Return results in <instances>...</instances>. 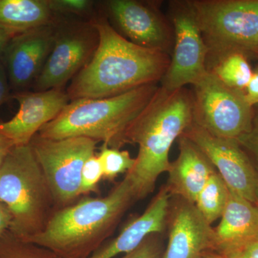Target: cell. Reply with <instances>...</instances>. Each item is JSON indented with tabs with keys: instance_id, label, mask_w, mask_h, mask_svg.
<instances>
[{
	"instance_id": "4dcf8cb0",
	"label": "cell",
	"mask_w": 258,
	"mask_h": 258,
	"mask_svg": "<svg viewBox=\"0 0 258 258\" xmlns=\"http://www.w3.org/2000/svg\"><path fill=\"white\" fill-rule=\"evenodd\" d=\"M11 215L6 207L0 203V238L10 230Z\"/></svg>"
},
{
	"instance_id": "ffe728a7",
	"label": "cell",
	"mask_w": 258,
	"mask_h": 258,
	"mask_svg": "<svg viewBox=\"0 0 258 258\" xmlns=\"http://www.w3.org/2000/svg\"><path fill=\"white\" fill-rule=\"evenodd\" d=\"M230 196V190L220 174L216 172L207 181L199 194L195 205L206 222L212 225L221 218Z\"/></svg>"
},
{
	"instance_id": "52a82bcc",
	"label": "cell",
	"mask_w": 258,
	"mask_h": 258,
	"mask_svg": "<svg viewBox=\"0 0 258 258\" xmlns=\"http://www.w3.org/2000/svg\"><path fill=\"white\" fill-rule=\"evenodd\" d=\"M193 123L219 138L238 141L250 132L253 110L243 91L207 71L192 84Z\"/></svg>"
},
{
	"instance_id": "44dd1931",
	"label": "cell",
	"mask_w": 258,
	"mask_h": 258,
	"mask_svg": "<svg viewBox=\"0 0 258 258\" xmlns=\"http://www.w3.org/2000/svg\"><path fill=\"white\" fill-rule=\"evenodd\" d=\"M209 71L229 87L243 92L253 74L246 55L240 52L226 56Z\"/></svg>"
},
{
	"instance_id": "1f68e13d",
	"label": "cell",
	"mask_w": 258,
	"mask_h": 258,
	"mask_svg": "<svg viewBox=\"0 0 258 258\" xmlns=\"http://www.w3.org/2000/svg\"><path fill=\"white\" fill-rule=\"evenodd\" d=\"M14 146L13 142H10L9 139L0 134V166L3 164L10 149Z\"/></svg>"
},
{
	"instance_id": "3957f363",
	"label": "cell",
	"mask_w": 258,
	"mask_h": 258,
	"mask_svg": "<svg viewBox=\"0 0 258 258\" xmlns=\"http://www.w3.org/2000/svg\"><path fill=\"white\" fill-rule=\"evenodd\" d=\"M137 200L128 176L103 198H86L55 210L32 242L62 258H88L106 242Z\"/></svg>"
},
{
	"instance_id": "4fadbf2b",
	"label": "cell",
	"mask_w": 258,
	"mask_h": 258,
	"mask_svg": "<svg viewBox=\"0 0 258 258\" xmlns=\"http://www.w3.org/2000/svg\"><path fill=\"white\" fill-rule=\"evenodd\" d=\"M55 21L12 37L8 42L2 61L15 93L32 86L41 73L53 46Z\"/></svg>"
},
{
	"instance_id": "9c48e42d",
	"label": "cell",
	"mask_w": 258,
	"mask_h": 258,
	"mask_svg": "<svg viewBox=\"0 0 258 258\" xmlns=\"http://www.w3.org/2000/svg\"><path fill=\"white\" fill-rule=\"evenodd\" d=\"M53 46L34 91L63 89L91 60L98 45V32L92 20L55 21Z\"/></svg>"
},
{
	"instance_id": "2e32d148",
	"label": "cell",
	"mask_w": 258,
	"mask_h": 258,
	"mask_svg": "<svg viewBox=\"0 0 258 258\" xmlns=\"http://www.w3.org/2000/svg\"><path fill=\"white\" fill-rule=\"evenodd\" d=\"M170 198L163 186L142 215L131 220L115 238L107 240L88 258L123 255L137 248L148 236L164 233L167 225Z\"/></svg>"
},
{
	"instance_id": "6da1fadb",
	"label": "cell",
	"mask_w": 258,
	"mask_h": 258,
	"mask_svg": "<svg viewBox=\"0 0 258 258\" xmlns=\"http://www.w3.org/2000/svg\"><path fill=\"white\" fill-rule=\"evenodd\" d=\"M92 20L99 37L98 47L71 81L66 91L71 101L118 96L162 80L170 64L169 54L129 41L104 17Z\"/></svg>"
},
{
	"instance_id": "8fae6325",
	"label": "cell",
	"mask_w": 258,
	"mask_h": 258,
	"mask_svg": "<svg viewBox=\"0 0 258 258\" xmlns=\"http://www.w3.org/2000/svg\"><path fill=\"white\" fill-rule=\"evenodd\" d=\"M183 134L205 153L231 192L258 207V171L238 141L214 137L194 123Z\"/></svg>"
},
{
	"instance_id": "8992f818",
	"label": "cell",
	"mask_w": 258,
	"mask_h": 258,
	"mask_svg": "<svg viewBox=\"0 0 258 258\" xmlns=\"http://www.w3.org/2000/svg\"><path fill=\"white\" fill-rule=\"evenodd\" d=\"M208 49L207 69L226 56L258 50V0H192Z\"/></svg>"
},
{
	"instance_id": "7a4b0ae2",
	"label": "cell",
	"mask_w": 258,
	"mask_h": 258,
	"mask_svg": "<svg viewBox=\"0 0 258 258\" xmlns=\"http://www.w3.org/2000/svg\"><path fill=\"white\" fill-rule=\"evenodd\" d=\"M192 123L191 91L185 88L171 91L159 87L125 137L126 144L139 146L135 164L126 173L137 200L152 193L159 176L167 172L171 147Z\"/></svg>"
},
{
	"instance_id": "603a6c76",
	"label": "cell",
	"mask_w": 258,
	"mask_h": 258,
	"mask_svg": "<svg viewBox=\"0 0 258 258\" xmlns=\"http://www.w3.org/2000/svg\"><path fill=\"white\" fill-rule=\"evenodd\" d=\"M97 156L103 168V178L111 181L120 174L128 173L135 164V159L131 157L128 151L113 149L105 144L102 145Z\"/></svg>"
},
{
	"instance_id": "5b68a950",
	"label": "cell",
	"mask_w": 258,
	"mask_h": 258,
	"mask_svg": "<svg viewBox=\"0 0 258 258\" xmlns=\"http://www.w3.org/2000/svg\"><path fill=\"white\" fill-rule=\"evenodd\" d=\"M0 203L11 215L9 230L23 240L41 232L55 211L50 186L30 144L14 146L0 166Z\"/></svg>"
},
{
	"instance_id": "f546056e",
	"label": "cell",
	"mask_w": 258,
	"mask_h": 258,
	"mask_svg": "<svg viewBox=\"0 0 258 258\" xmlns=\"http://www.w3.org/2000/svg\"><path fill=\"white\" fill-rule=\"evenodd\" d=\"M10 90L11 88H10L6 70L1 60H0V106L9 98Z\"/></svg>"
},
{
	"instance_id": "d4e9b609",
	"label": "cell",
	"mask_w": 258,
	"mask_h": 258,
	"mask_svg": "<svg viewBox=\"0 0 258 258\" xmlns=\"http://www.w3.org/2000/svg\"><path fill=\"white\" fill-rule=\"evenodd\" d=\"M162 234L148 236L137 248L119 258H161L164 249Z\"/></svg>"
},
{
	"instance_id": "d6986e66",
	"label": "cell",
	"mask_w": 258,
	"mask_h": 258,
	"mask_svg": "<svg viewBox=\"0 0 258 258\" xmlns=\"http://www.w3.org/2000/svg\"><path fill=\"white\" fill-rule=\"evenodd\" d=\"M55 20L49 0H0V29L13 37Z\"/></svg>"
},
{
	"instance_id": "836d02e7",
	"label": "cell",
	"mask_w": 258,
	"mask_h": 258,
	"mask_svg": "<svg viewBox=\"0 0 258 258\" xmlns=\"http://www.w3.org/2000/svg\"><path fill=\"white\" fill-rule=\"evenodd\" d=\"M203 258H220L216 254L212 252H208L204 254Z\"/></svg>"
},
{
	"instance_id": "5bb4252c",
	"label": "cell",
	"mask_w": 258,
	"mask_h": 258,
	"mask_svg": "<svg viewBox=\"0 0 258 258\" xmlns=\"http://www.w3.org/2000/svg\"><path fill=\"white\" fill-rule=\"evenodd\" d=\"M168 242L161 258H203L214 247V229L195 204L179 198L170 200Z\"/></svg>"
},
{
	"instance_id": "9a60e30c",
	"label": "cell",
	"mask_w": 258,
	"mask_h": 258,
	"mask_svg": "<svg viewBox=\"0 0 258 258\" xmlns=\"http://www.w3.org/2000/svg\"><path fill=\"white\" fill-rule=\"evenodd\" d=\"M19 109L13 118L0 123V134L15 146L28 145L39 131L55 119L71 101L66 91L15 93Z\"/></svg>"
},
{
	"instance_id": "e0dca14e",
	"label": "cell",
	"mask_w": 258,
	"mask_h": 258,
	"mask_svg": "<svg viewBox=\"0 0 258 258\" xmlns=\"http://www.w3.org/2000/svg\"><path fill=\"white\" fill-rule=\"evenodd\" d=\"M178 141L179 156L170 163L164 186L171 198L195 204L209 178L217 170L205 153L186 136L182 134Z\"/></svg>"
},
{
	"instance_id": "e575fe53",
	"label": "cell",
	"mask_w": 258,
	"mask_h": 258,
	"mask_svg": "<svg viewBox=\"0 0 258 258\" xmlns=\"http://www.w3.org/2000/svg\"><path fill=\"white\" fill-rule=\"evenodd\" d=\"M254 54H255V55H257L258 57V50L257 51H256L255 53H254Z\"/></svg>"
},
{
	"instance_id": "30bf717a",
	"label": "cell",
	"mask_w": 258,
	"mask_h": 258,
	"mask_svg": "<svg viewBox=\"0 0 258 258\" xmlns=\"http://www.w3.org/2000/svg\"><path fill=\"white\" fill-rule=\"evenodd\" d=\"M169 9L174 30V49L161 87L172 91L192 85L208 71V49L191 2H172Z\"/></svg>"
},
{
	"instance_id": "484cf974",
	"label": "cell",
	"mask_w": 258,
	"mask_h": 258,
	"mask_svg": "<svg viewBox=\"0 0 258 258\" xmlns=\"http://www.w3.org/2000/svg\"><path fill=\"white\" fill-rule=\"evenodd\" d=\"M54 14L87 15L92 10L93 2L88 0H49Z\"/></svg>"
},
{
	"instance_id": "83f0119b",
	"label": "cell",
	"mask_w": 258,
	"mask_h": 258,
	"mask_svg": "<svg viewBox=\"0 0 258 258\" xmlns=\"http://www.w3.org/2000/svg\"><path fill=\"white\" fill-rule=\"evenodd\" d=\"M238 142L242 147L247 148L252 153L258 164V106L255 112H253V119L250 132L239 139Z\"/></svg>"
},
{
	"instance_id": "7c38bea8",
	"label": "cell",
	"mask_w": 258,
	"mask_h": 258,
	"mask_svg": "<svg viewBox=\"0 0 258 258\" xmlns=\"http://www.w3.org/2000/svg\"><path fill=\"white\" fill-rule=\"evenodd\" d=\"M107 10L122 36L146 48L167 52L174 45V30L154 3L111 0Z\"/></svg>"
},
{
	"instance_id": "ac0fdd59",
	"label": "cell",
	"mask_w": 258,
	"mask_h": 258,
	"mask_svg": "<svg viewBox=\"0 0 258 258\" xmlns=\"http://www.w3.org/2000/svg\"><path fill=\"white\" fill-rule=\"evenodd\" d=\"M214 229L212 252H225L258 240V207L231 192L219 225Z\"/></svg>"
},
{
	"instance_id": "277c9868",
	"label": "cell",
	"mask_w": 258,
	"mask_h": 258,
	"mask_svg": "<svg viewBox=\"0 0 258 258\" xmlns=\"http://www.w3.org/2000/svg\"><path fill=\"white\" fill-rule=\"evenodd\" d=\"M159 87L154 83L108 98L73 100L37 134L49 139L86 137L120 149L131 125Z\"/></svg>"
},
{
	"instance_id": "f1b7e54d",
	"label": "cell",
	"mask_w": 258,
	"mask_h": 258,
	"mask_svg": "<svg viewBox=\"0 0 258 258\" xmlns=\"http://www.w3.org/2000/svg\"><path fill=\"white\" fill-rule=\"evenodd\" d=\"M246 101L251 107L258 105V68L252 74L250 81L244 90Z\"/></svg>"
},
{
	"instance_id": "cb8c5ba5",
	"label": "cell",
	"mask_w": 258,
	"mask_h": 258,
	"mask_svg": "<svg viewBox=\"0 0 258 258\" xmlns=\"http://www.w3.org/2000/svg\"><path fill=\"white\" fill-rule=\"evenodd\" d=\"M103 178L101 163L98 156H92L85 162L81 171V195L98 191L100 181Z\"/></svg>"
},
{
	"instance_id": "4316f807",
	"label": "cell",
	"mask_w": 258,
	"mask_h": 258,
	"mask_svg": "<svg viewBox=\"0 0 258 258\" xmlns=\"http://www.w3.org/2000/svg\"><path fill=\"white\" fill-rule=\"evenodd\" d=\"M214 253L220 258H258V240L252 241L225 252Z\"/></svg>"
},
{
	"instance_id": "ba28073f",
	"label": "cell",
	"mask_w": 258,
	"mask_h": 258,
	"mask_svg": "<svg viewBox=\"0 0 258 258\" xmlns=\"http://www.w3.org/2000/svg\"><path fill=\"white\" fill-rule=\"evenodd\" d=\"M98 143L86 137L49 139L37 134L32 138L30 144L50 186L55 210L81 196L83 166L95 155Z\"/></svg>"
},
{
	"instance_id": "7402d4cb",
	"label": "cell",
	"mask_w": 258,
	"mask_h": 258,
	"mask_svg": "<svg viewBox=\"0 0 258 258\" xmlns=\"http://www.w3.org/2000/svg\"><path fill=\"white\" fill-rule=\"evenodd\" d=\"M0 258H62L50 249L21 240L10 230L0 238Z\"/></svg>"
},
{
	"instance_id": "d6a6232c",
	"label": "cell",
	"mask_w": 258,
	"mask_h": 258,
	"mask_svg": "<svg viewBox=\"0 0 258 258\" xmlns=\"http://www.w3.org/2000/svg\"><path fill=\"white\" fill-rule=\"evenodd\" d=\"M12 37H13L8 32L0 29V60H2V57H3V53H4L5 48H6L8 42L11 40Z\"/></svg>"
}]
</instances>
